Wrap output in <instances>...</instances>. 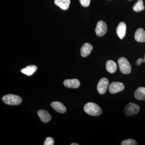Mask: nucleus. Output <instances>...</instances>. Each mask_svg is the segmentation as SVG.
Instances as JSON below:
<instances>
[{
    "label": "nucleus",
    "mask_w": 145,
    "mask_h": 145,
    "mask_svg": "<svg viewBox=\"0 0 145 145\" xmlns=\"http://www.w3.org/2000/svg\"><path fill=\"white\" fill-rule=\"evenodd\" d=\"M84 110L87 114L93 116H98L103 113L101 107L93 103H88L85 105Z\"/></svg>",
    "instance_id": "f257e3e1"
},
{
    "label": "nucleus",
    "mask_w": 145,
    "mask_h": 145,
    "mask_svg": "<svg viewBox=\"0 0 145 145\" xmlns=\"http://www.w3.org/2000/svg\"><path fill=\"white\" fill-rule=\"evenodd\" d=\"M5 103L9 105H18L22 103V100L20 96L13 94H7L2 97Z\"/></svg>",
    "instance_id": "f03ea898"
},
{
    "label": "nucleus",
    "mask_w": 145,
    "mask_h": 145,
    "mask_svg": "<svg viewBox=\"0 0 145 145\" xmlns=\"http://www.w3.org/2000/svg\"><path fill=\"white\" fill-rule=\"evenodd\" d=\"M118 63L120 71L123 74H128L131 72V65L129 62L125 57L119 58Z\"/></svg>",
    "instance_id": "7ed1b4c3"
},
{
    "label": "nucleus",
    "mask_w": 145,
    "mask_h": 145,
    "mask_svg": "<svg viewBox=\"0 0 145 145\" xmlns=\"http://www.w3.org/2000/svg\"><path fill=\"white\" fill-rule=\"evenodd\" d=\"M140 110V107L139 105L137 104L130 103L125 106L124 112L126 116H131L137 114Z\"/></svg>",
    "instance_id": "20e7f679"
},
{
    "label": "nucleus",
    "mask_w": 145,
    "mask_h": 145,
    "mask_svg": "<svg viewBox=\"0 0 145 145\" xmlns=\"http://www.w3.org/2000/svg\"><path fill=\"white\" fill-rule=\"evenodd\" d=\"M125 86L122 83L119 82H112L109 86L108 89L110 93L112 94H115L123 90Z\"/></svg>",
    "instance_id": "39448f33"
},
{
    "label": "nucleus",
    "mask_w": 145,
    "mask_h": 145,
    "mask_svg": "<svg viewBox=\"0 0 145 145\" xmlns=\"http://www.w3.org/2000/svg\"><path fill=\"white\" fill-rule=\"evenodd\" d=\"M109 86V81L106 78H101L97 85V90L100 94H104L106 92Z\"/></svg>",
    "instance_id": "423d86ee"
},
{
    "label": "nucleus",
    "mask_w": 145,
    "mask_h": 145,
    "mask_svg": "<svg viewBox=\"0 0 145 145\" xmlns=\"http://www.w3.org/2000/svg\"><path fill=\"white\" fill-rule=\"evenodd\" d=\"M107 27L106 24L103 21H100L97 24L95 32L97 36H103L106 33Z\"/></svg>",
    "instance_id": "0eeeda50"
},
{
    "label": "nucleus",
    "mask_w": 145,
    "mask_h": 145,
    "mask_svg": "<svg viewBox=\"0 0 145 145\" xmlns=\"http://www.w3.org/2000/svg\"><path fill=\"white\" fill-rule=\"evenodd\" d=\"M65 86L69 88H78L80 85V83L77 79H69L64 81Z\"/></svg>",
    "instance_id": "6e6552de"
},
{
    "label": "nucleus",
    "mask_w": 145,
    "mask_h": 145,
    "mask_svg": "<svg viewBox=\"0 0 145 145\" xmlns=\"http://www.w3.org/2000/svg\"><path fill=\"white\" fill-rule=\"evenodd\" d=\"M50 105L55 111L59 113L63 114L65 113L67 111L66 108L65 106L61 102L55 101L51 103Z\"/></svg>",
    "instance_id": "1a4fd4ad"
},
{
    "label": "nucleus",
    "mask_w": 145,
    "mask_h": 145,
    "mask_svg": "<svg viewBox=\"0 0 145 145\" xmlns=\"http://www.w3.org/2000/svg\"><path fill=\"white\" fill-rule=\"evenodd\" d=\"M39 118L44 123H48L51 120V115L48 112L44 110H40L37 112Z\"/></svg>",
    "instance_id": "9d476101"
},
{
    "label": "nucleus",
    "mask_w": 145,
    "mask_h": 145,
    "mask_svg": "<svg viewBox=\"0 0 145 145\" xmlns=\"http://www.w3.org/2000/svg\"><path fill=\"white\" fill-rule=\"evenodd\" d=\"M93 49V46L90 44L86 43L81 48V56L82 57H88L90 54L91 50Z\"/></svg>",
    "instance_id": "9b49d317"
},
{
    "label": "nucleus",
    "mask_w": 145,
    "mask_h": 145,
    "mask_svg": "<svg viewBox=\"0 0 145 145\" xmlns=\"http://www.w3.org/2000/svg\"><path fill=\"white\" fill-rule=\"evenodd\" d=\"M126 25L124 22H121L117 26L116 32L117 36L121 39L124 37L126 30Z\"/></svg>",
    "instance_id": "f8f14e48"
},
{
    "label": "nucleus",
    "mask_w": 145,
    "mask_h": 145,
    "mask_svg": "<svg viewBox=\"0 0 145 145\" xmlns=\"http://www.w3.org/2000/svg\"><path fill=\"white\" fill-rule=\"evenodd\" d=\"M134 38L136 41L144 42H145V31L142 28H138L135 31Z\"/></svg>",
    "instance_id": "ddd939ff"
},
{
    "label": "nucleus",
    "mask_w": 145,
    "mask_h": 145,
    "mask_svg": "<svg viewBox=\"0 0 145 145\" xmlns=\"http://www.w3.org/2000/svg\"><path fill=\"white\" fill-rule=\"evenodd\" d=\"M37 69L38 68L36 65H31L27 66L26 67L22 69L21 70V72L27 76H31L36 72Z\"/></svg>",
    "instance_id": "4468645a"
},
{
    "label": "nucleus",
    "mask_w": 145,
    "mask_h": 145,
    "mask_svg": "<svg viewBox=\"0 0 145 145\" xmlns=\"http://www.w3.org/2000/svg\"><path fill=\"white\" fill-rule=\"evenodd\" d=\"M54 4L62 10H67L70 5V0H55Z\"/></svg>",
    "instance_id": "2eb2a0df"
},
{
    "label": "nucleus",
    "mask_w": 145,
    "mask_h": 145,
    "mask_svg": "<svg viewBox=\"0 0 145 145\" xmlns=\"http://www.w3.org/2000/svg\"><path fill=\"white\" fill-rule=\"evenodd\" d=\"M134 97L140 101L145 100V88L140 87L137 89L134 93Z\"/></svg>",
    "instance_id": "dca6fc26"
},
{
    "label": "nucleus",
    "mask_w": 145,
    "mask_h": 145,
    "mask_svg": "<svg viewBox=\"0 0 145 145\" xmlns=\"http://www.w3.org/2000/svg\"><path fill=\"white\" fill-rule=\"evenodd\" d=\"M106 67L107 71L111 73L116 72L117 69V64L112 60H108L106 62Z\"/></svg>",
    "instance_id": "f3484780"
},
{
    "label": "nucleus",
    "mask_w": 145,
    "mask_h": 145,
    "mask_svg": "<svg viewBox=\"0 0 145 145\" xmlns=\"http://www.w3.org/2000/svg\"><path fill=\"white\" fill-rule=\"evenodd\" d=\"M133 9L136 12H139L144 9L142 0H138L133 7Z\"/></svg>",
    "instance_id": "a211bd4d"
},
{
    "label": "nucleus",
    "mask_w": 145,
    "mask_h": 145,
    "mask_svg": "<svg viewBox=\"0 0 145 145\" xmlns=\"http://www.w3.org/2000/svg\"><path fill=\"white\" fill-rule=\"evenodd\" d=\"M137 142L135 140L132 139H127L123 141L121 143V145H137Z\"/></svg>",
    "instance_id": "6ab92c4d"
},
{
    "label": "nucleus",
    "mask_w": 145,
    "mask_h": 145,
    "mask_svg": "<svg viewBox=\"0 0 145 145\" xmlns=\"http://www.w3.org/2000/svg\"><path fill=\"white\" fill-rule=\"evenodd\" d=\"M44 145H54V140L52 137H48L45 140Z\"/></svg>",
    "instance_id": "aec40b11"
},
{
    "label": "nucleus",
    "mask_w": 145,
    "mask_h": 145,
    "mask_svg": "<svg viewBox=\"0 0 145 145\" xmlns=\"http://www.w3.org/2000/svg\"><path fill=\"white\" fill-rule=\"evenodd\" d=\"M91 0H80L81 5L84 7H88L90 4Z\"/></svg>",
    "instance_id": "412c9836"
},
{
    "label": "nucleus",
    "mask_w": 145,
    "mask_h": 145,
    "mask_svg": "<svg viewBox=\"0 0 145 145\" xmlns=\"http://www.w3.org/2000/svg\"><path fill=\"white\" fill-rule=\"evenodd\" d=\"M142 63H145V54L144 58V59L140 58L136 61V64L137 65H140Z\"/></svg>",
    "instance_id": "4be33fe9"
},
{
    "label": "nucleus",
    "mask_w": 145,
    "mask_h": 145,
    "mask_svg": "<svg viewBox=\"0 0 145 145\" xmlns=\"http://www.w3.org/2000/svg\"><path fill=\"white\" fill-rule=\"evenodd\" d=\"M79 144H77V143H72L71 145H79Z\"/></svg>",
    "instance_id": "5701e85b"
},
{
    "label": "nucleus",
    "mask_w": 145,
    "mask_h": 145,
    "mask_svg": "<svg viewBox=\"0 0 145 145\" xmlns=\"http://www.w3.org/2000/svg\"><path fill=\"white\" fill-rule=\"evenodd\" d=\"M129 1H131V0H129Z\"/></svg>",
    "instance_id": "b1692460"
}]
</instances>
